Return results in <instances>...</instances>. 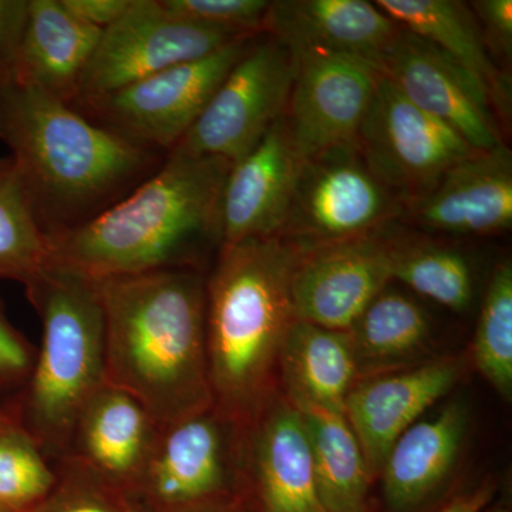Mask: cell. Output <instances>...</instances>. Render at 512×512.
<instances>
[{
  "label": "cell",
  "mask_w": 512,
  "mask_h": 512,
  "mask_svg": "<svg viewBox=\"0 0 512 512\" xmlns=\"http://www.w3.org/2000/svg\"><path fill=\"white\" fill-rule=\"evenodd\" d=\"M299 252L281 238L222 245L205 276V333L215 407L237 421L258 409L295 320L291 276Z\"/></svg>",
  "instance_id": "obj_4"
},
{
  "label": "cell",
  "mask_w": 512,
  "mask_h": 512,
  "mask_svg": "<svg viewBox=\"0 0 512 512\" xmlns=\"http://www.w3.org/2000/svg\"><path fill=\"white\" fill-rule=\"evenodd\" d=\"M380 70L414 106L453 128L471 147L504 146L484 84L426 40L400 30Z\"/></svg>",
  "instance_id": "obj_12"
},
{
  "label": "cell",
  "mask_w": 512,
  "mask_h": 512,
  "mask_svg": "<svg viewBox=\"0 0 512 512\" xmlns=\"http://www.w3.org/2000/svg\"><path fill=\"white\" fill-rule=\"evenodd\" d=\"M295 407H318L345 416V400L357 376L349 330L293 320L278 356Z\"/></svg>",
  "instance_id": "obj_23"
},
{
  "label": "cell",
  "mask_w": 512,
  "mask_h": 512,
  "mask_svg": "<svg viewBox=\"0 0 512 512\" xmlns=\"http://www.w3.org/2000/svg\"><path fill=\"white\" fill-rule=\"evenodd\" d=\"M384 229L298 255L291 276L296 320L336 330L355 325L393 281Z\"/></svg>",
  "instance_id": "obj_13"
},
{
  "label": "cell",
  "mask_w": 512,
  "mask_h": 512,
  "mask_svg": "<svg viewBox=\"0 0 512 512\" xmlns=\"http://www.w3.org/2000/svg\"><path fill=\"white\" fill-rule=\"evenodd\" d=\"M157 426L131 394L104 383L79 414L69 450L60 463L79 468L110 487H133Z\"/></svg>",
  "instance_id": "obj_17"
},
{
  "label": "cell",
  "mask_w": 512,
  "mask_h": 512,
  "mask_svg": "<svg viewBox=\"0 0 512 512\" xmlns=\"http://www.w3.org/2000/svg\"><path fill=\"white\" fill-rule=\"evenodd\" d=\"M399 222L436 234L487 237L512 227V153L477 151L404 207Z\"/></svg>",
  "instance_id": "obj_14"
},
{
  "label": "cell",
  "mask_w": 512,
  "mask_h": 512,
  "mask_svg": "<svg viewBox=\"0 0 512 512\" xmlns=\"http://www.w3.org/2000/svg\"><path fill=\"white\" fill-rule=\"evenodd\" d=\"M467 431L460 403L404 431L384 461L383 493L394 511H407L429 498L456 466Z\"/></svg>",
  "instance_id": "obj_22"
},
{
  "label": "cell",
  "mask_w": 512,
  "mask_h": 512,
  "mask_svg": "<svg viewBox=\"0 0 512 512\" xmlns=\"http://www.w3.org/2000/svg\"><path fill=\"white\" fill-rule=\"evenodd\" d=\"M292 53L296 69L284 119L301 156L356 146L382 70L366 60L326 50Z\"/></svg>",
  "instance_id": "obj_11"
},
{
  "label": "cell",
  "mask_w": 512,
  "mask_h": 512,
  "mask_svg": "<svg viewBox=\"0 0 512 512\" xmlns=\"http://www.w3.org/2000/svg\"><path fill=\"white\" fill-rule=\"evenodd\" d=\"M0 141L22 171L49 237L123 200L165 158L13 74L0 79Z\"/></svg>",
  "instance_id": "obj_3"
},
{
  "label": "cell",
  "mask_w": 512,
  "mask_h": 512,
  "mask_svg": "<svg viewBox=\"0 0 512 512\" xmlns=\"http://www.w3.org/2000/svg\"><path fill=\"white\" fill-rule=\"evenodd\" d=\"M228 420L214 406L158 424L133 487L165 508L190 507L221 493L228 478Z\"/></svg>",
  "instance_id": "obj_15"
},
{
  "label": "cell",
  "mask_w": 512,
  "mask_h": 512,
  "mask_svg": "<svg viewBox=\"0 0 512 512\" xmlns=\"http://www.w3.org/2000/svg\"><path fill=\"white\" fill-rule=\"evenodd\" d=\"M481 375L505 400L512 394V266L494 269L481 305L473 343Z\"/></svg>",
  "instance_id": "obj_30"
},
{
  "label": "cell",
  "mask_w": 512,
  "mask_h": 512,
  "mask_svg": "<svg viewBox=\"0 0 512 512\" xmlns=\"http://www.w3.org/2000/svg\"><path fill=\"white\" fill-rule=\"evenodd\" d=\"M404 201L367 167L356 146L303 158L278 238L299 254L367 237L399 222Z\"/></svg>",
  "instance_id": "obj_6"
},
{
  "label": "cell",
  "mask_w": 512,
  "mask_h": 512,
  "mask_svg": "<svg viewBox=\"0 0 512 512\" xmlns=\"http://www.w3.org/2000/svg\"><path fill=\"white\" fill-rule=\"evenodd\" d=\"M485 46L494 62L503 72L511 66L512 59V2L511 0H476L468 3Z\"/></svg>",
  "instance_id": "obj_32"
},
{
  "label": "cell",
  "mask_w": 512,
  "mask_h": 512,
  "mask_svg": "<svg viewBox=\"0 0 512 512\" xmlns=\"http://www.w3.org/2000/svg\"><path fill=\"white\" fill-rule=\"evenodd\" d=\"M28 3L29 0H0V79L15 72Z\"/></svg>",
  "instance_id": "obj_34"
},
{
  "label": "cell",
  "mask_w": 512,
  "mask_h": 512,
  "mask_svg": "<svg viewBox=\"0 0 512 512\" xmlns=\"http://www.w3.org/2000/svg\"><path fill=\"white\" fill-rule=\"evenodd\" d=\"M168 15L202 28L237 35L265 32L271 2L266 0H160Z\"/></svg>",
  "instance_id": "obj_31"
},
{
  "label": "cell",
  "mask_w": 512,
  "mask_h": 512,
  "mask_svg": "<svg viewBox=\"0 0 512 512\" xmlns=\"http://www.w3.org/2000/svg\"><path fill=\"white\" fill-rule=\"evenodd\" d=\"M232 163L170 153L156 173L79 227L50 235V264L86 278L200 268L221 248V204Z\"/></svg>",
  "instance_id": "obj_2"
},
{
  "label": "cell",
  "mask_w": 512,
  "mask_h": 512,
  "mask_svg": "<svg viewBox=\"0 0 512 512\" xmlns=\"http://www.w3.org/2000/svg\"><path fill=\"white\" fill-rule=\"evenodd\" d=\"M440 512H507L501 508H494L490 505L488 495L477 493L466 495V497H458L451 501Z\"/></svg>",
  "instance_id": "obj_36"
},
{
  "label": "cell",
  "mask_w": 512,
  "mask_h": 512,
  "mask_svg": "<svg viewBox=\"0 0 512 512\" xmlns=\"http://www.w3.org/2000/svg\"><path fill=\"white\" fill-rule=\"evenodd\" d=\"M252 463L264 512H328L320 503L302 414L279 404L262 421Z\"/></svg>",
  "instance_id": "obj_24"
},
{
  "label": "cell",
  "mask_w": 512,
  "mask_h": 512,
  "mask_svg": "<svg viewBox=\"0 0 512 512\" xmlns=\"http://www.w3.org/2000/svg\"><path fill=\"white\" fill-rule=\"evenodd\" d=\"M25 289L42 320V345L16 403L47 456L62 461L79 414L106 383L103 309L96 282L59 265Z\"/></svg>",
  "instance_id": "obj_5"
},
{
  "label": "cell",
  "mask_w": 512,
  "mask_h": 512,
  "mask_svg": "<svg viewBox=\"0 0 512 512\" xmlns=\"http://www.w3.org/2000/svg\"><path fill=\"white\" fill-rule=\"evenodd\" d=\"M106 383L143 404L157 424L215 406L201 268L99 279Z\"/></svg>",
  "instance_id": "obj_1"
},
{
  "label": "cell",
  "mask_w": 512,
  "mask_h": 512,
  "mask_svg": "<svg viewBox=\"0 0 512 512\" xmlns=\"http://www.w3.org/2000/svg\"><path fill=\"white\" fill-rule=\"evenodd\" d=\"M256 36L239 37L211 55L72 106L124 140L167 156L194 126Z\"/></svg>",
  "instance_id": "obj_7"
},
{
  "label": "cell",
  "mask_w": 512,
  "mask_h": 512,
  "mask_svg": "<svg viewBox=\"0 0 512 512\" xmlns=\"http://www.w3.org/2000/svg\"><path fill=\"white\" fill-rule=\"evenodd\" d=\"M35 355L28 339L10 323L0 301V386L10 389L15 384H25Z\"/></svg>",
  "instance_id": "obj_33"
},
{
  "label": "cell",
  "mask_w": 512,
  "mask_h": 512,
  "mask_svg": "<svg viewBox=\"0 0 512 512\" xmlns=\"http://www.w3.org/2000/svg\"><path fill=\"white\" fill-rule=\"evenodd\" d=\"M400 30L375 2L279 0L269 6L264 33L291 50H326L366 60L380 69Z\"/></svg>",
  "instance_id": "obj_19"
},
{
  "label": "cell",
  "mask_w": 512,
  "mask_h": 512,
  "mask_svg": "<svg viewBox=\"0 0 512 512\" xmlns=\"http://www.w3.org/2000/svg\"><path fill=\"white\" fill-rule=\"evenodd\" d=\"M355 345L357 373L416 356L426 348L431 323L412 296L389 285L369 303L349 330Z\"/></svg>",
  "instance_id": "obj_26"
},
{
  "label": "cell",
  "mask_w": 512,
  "mask_h": 512,
  "mask_svg": "<svg viewBox=\"0 0 512 512\" xmlns=\"http://www.w3.org/2000/svg\"><path fill=\"white\" fill-rule=\"evenodd\" d=\"M296 409L308 433L323 508L328 512H367L370 471L346 417L318 407Z\"/></svg>",
  "instance_id": "obj_25"
},
{
  "label": "cell",
  "mask_w": 512,
  "mask_h": 512,
  "mask_svg": "<svg viewBox=\"0 0 512 512\" xmlns=\"http://www.w3.org/2000/svg\"><path fill=\"white\" fill-rule=\"evenodd\" d=\"M356 147L370 171L402 198L404 207L426 194L453 165L480 151L414 106L386 76L380 79Z\"/></svg>",
  "instance_id": "obj_9"
},
{
  "label": "cell",
  "mask_w": 512,
  "mask_h": 512,
  "mask_svg": "<svg viewBox=\"0 0 512 512\" xmlns=\"http://www.w3.org/2000/svg\"><path fill=\"white\" fill-rule=\"evenodd\" d=\"M295 69L292 50L259 33L171 153L237 163L284 117Z\"/></svg>",
  "instance_id": "obj_8"
},
{
  "label": "cell",
  "mask_w": 512,
  "mask_h": 512,
  "mask_svg": "<svg viewBox=\"0 0 512 512\" xmlns=\"http://www.w3.org/2000/svg\"><path fill=\"white\" fill-rule=\"evenodd\" d=\"M0 512H5V511H0Z\"/></svg>",
  "instance_id": "obj_39"
},
{
  "label": "cell",
  "mask_w": 512,
  "mask_h": 512,
  "mask_svg": "<svg viewBox=\"0 0 512 512\" xmlns=\"http://www.w3.org/2000/svg\"><path fill=\"white\" fill-rule=\"evenodd\" d=\"M6 390H8L6 387L0 386V416H2L3 413L8 412L10 407L15 404V400L6 399Z\"/></svg>",
  "instance_id": "obj_38"
},
{
  "label": "cell",
  "mask_w": 512,
  "mask_h": 512,
  "mask_svg": "<svg viewBox=\"0 0 512 512\" xmlns=\"http://www.w3.org/2000/svg\"><path fill=\"white\" fill-rule=\"evenodd\" d=\"M59 480L49 456L26 429L18 403L0 416V511L26 512Z\"/></svg>",
  "instance_id": "obj_29"
},
{
  "label": "cell",
  "mask_w": 512,
  "mask_h": 512,
  "mask_svg": "<svg viewBox=\"0 0 512 512\" xmlns=\"http://www.w3.org/2000/svg\"><path fill=\"white\" fill-rule=\"evenodd\" d=\"M244 36L251 35L181 22L165 12L160 0H131L126 13L101 32L76 101L116 92L177 64L211 55Z\"/></svg>",
  "instance_id": "obj_10"
},
{
  "label": "cell",
  "mask_w": 512,
  "mask_h": 512,
  "mask_svg": "<svg viewBox=\"0 0 512 512\" xmlns=\"http://www.w3.org/2000/svg\"><path fill=\"white\" fill-rule=\"evenodd\" d=\"M302 163L282 117L247 156L229 168L222 192L221 247L278 237Z\"/></svg>",
  "instance_id": "obj_16"
},
{
  "label": "cell",
  "mask_w": 512,
  "mask_h": 512,
  "mask_svg": "<svg viewBox=\"0 0 512 512\" xmlns=\"http://www.w3.org/2000/svg\"><path fill=\"white\" fill-rule=\"evenodd\" d=\"M101 32L72 15L62 0H29L13 76L73 104Z\"/></svg>",
  "instance_id": "obj_20"
},
{
  "label": "cell",
  "mask_w": 512,
  "mask_h": 512,
  "mask_svg": "<svg viewBox=\"0 0 512 512\" xmlns=\"http://www.w3.org/2000/svg\"><path fill=\"white\" fill-rule=\"evenodd\" d=\"M62 5L87 25L104 30L126 13L131 0H62Z\"/></svg>",
  "instance_id": "obj_35"
},
{
  "label": "cell",
  "mask_w": 512,
  "mask_h": 512,
  "mask_svg": "<svg viewBox=\"0 0 512 512\" xmlns=\"http://www.w3.org/2000/svg\"><path fill=\"white\" fill-rule=\"evenodd\" d=\"M400 28L426 40L484 84L497 119L511 117V74L494 62L468 3L458 0H377Z\"/></svg>",
  "instance_id": "obj_21"
},
{
  "label": "cell",
  "mask_w": 512,
  "mask_h": 512,
  "mask_svg": "<svg viewBox=\"0 0 512 512\" xmlns=\"http://www.w3.org/2000/svg\"><path fill=\"white\" fill-rule=\"evenodd\" d=\"M392 279L451 311L463 312L474 295L473 268L463 252L417 235L386 234Z\"/></svg>",
  "instance_id": "obj_28"
},
{
  "label": "cell",
  "mask_w": 512,
  "mask_h": 512,
  "mask_svg": "<svg viewBox=\"0 0 512 512\" xmlns=\"http://www.w3.org/2000/svg\"><path fill=\"white\" fill-rule=\"evenodd\" d=\"M457 376L456 363L440 360L393 375L369 377L352 386L345 400V417L370 473L382 470L397 439L450 392Z\"/></svg>",
  "instance_id": "obj_18"
},
{
  "label": "cell",
  "mask_w": 512,
  "mask_h": 512,
  "mask_svg": "<svg viewBox=\"0 0 512 512\" xmlns=\"http://www.w3.org/2000/svg\"><path fill=\"white\" fill-rule=\"evenodd\" d=\"M49 265V235L35 198L15 160L0 157V281L26 288Z\"/></svg>",
  "instance_id": "obj_27"
},
{
  "label": "cell",
  "mask_w": 512,
  "mask_h": 512,
  "mask_svg": "<svg viewBox=\"0 0 512 512\" xmlns=\"http://www.w3.org/2000/svg\"><path fill=\"white\" fill-rule=\"evenodd\" d=\"M53 512H121L119 508L96 500H77L57 508Z\"/></svg>",
  "instance_id": "obj_37"
}]
</instances>
